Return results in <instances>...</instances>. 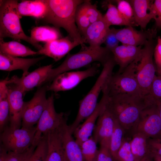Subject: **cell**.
Wrapping results in <instances>:
<instances>
[{"instance_id": "5b68a950", "label": "cell", "mask_w": 161, "mask_h": 161, "mask_svg": "<svg viewBox=\"0 0 161 161\" xmlns=\"http://www.w3.org/2000/svg\"><path fill=\"white\" fill-rule=\"evenodd\" d=\"M116 64L112 54L103 65V68L94 85L85 96L80 101L78 112L75 120L69 126L73 134L80 125V123L86 119L94 111L98 103L99 94L108 79L113 74L114 68Z\"/></svg>"}, {"instance_id": "f546056e", "label": "cell", "mask_w": 161, "mask_h": 161, "mask_svg": "<svg viewBox=\"0 0 161 161\" xmlns=\"http://www.w3.org/2000/svg\"><path fill=\"white\" fill-rule=\"evenodd\" d=\"M103 18L109 27L112 25L134 26L122 16L117 7L111 3L108 4L107 11Z\"/></svg>"}, {"instance_id": "ffe728a7", "label": "cell", "mask_w": 161, "mask_h": 161, "mask_svg": "<svg viewBox=\"0 0 161 161\" xmlns=\"http://www.w3.org/2000/svg\"><path fill=\"white\" fill-rule=\"evenodd\" d=\"M44 58V57L43 56L36 58H24L0 53V69L8 71L21 70L23 71L22 76H25L29 73L28 71L30 67Z\"/></svg>"}, {"instance_id": "52a82bcc", "label": "cell", "mask_w": 161, "mask_h": 161, "mask_svg": "<svg viewBox=\"0 0 161 161\" xmlns=\"http://www.w3.org/2000/svg\"><path fill=\"white\" fill-rule=\"evenodd\" d=\"M135 64V60L121 73L112 74L104 86L103 94L108 96L128 94L143 97L136 76Z\"/></svg>"}, {"instance_id": "5bb4252c", "label": "cell", "mask_w": 161, "mask_h": 161, "mask_svg": "<svg viewBox=\"0 0 161 161\" xmlns=\"http://www.w3.org/2000/svg\"><path fill=\"white\" fill-rule=\"evenodd\" d=\"M112 28L117 39L123 44L135 46H144L148 40L154 38L157 33L156 28L140 30L132 26L119 29Z\"/></svg>"}, {"instance_id": "60d3db41", "label": "cell", "mask_w": 161, "mask_h": 161, "mask_svg": "<svg viewBox=\"0 0 161 161\" xmlns=\"http://www.w3.org/2000/svg\"><path fill=\"white\" fill-rule=\"evenodd\" d=\"M151 9L156 27L161 28V0L153 1Z\"/></svg>"}, {"instance_id": "7c38bea8", "label": "cell", "mask_w": 161, "mask_h": 161, "mask_svg": "<svg viewBox=\"0 0 161 161\" xmlns=\"http://www.w3.org/2000/svg\"><path fill=\"white\" fill-rule=\"evenodd\" d=\"M135 132L149 138L161 140V119L156 104H150L142 111Z\"/></svg>"}, {"instance_id": "c3c4849f", "label": "cell", "mask_w": 161, "mask_h": 161, "mask_svg": "<svg viewBox=\"0 0 161 161\" xmlns=\"http://www.w3.org/2000/svg\"><path fill=\"white\" fill-rule=\"evenodd\" d=\"M159 115L161 119V101L157 102L156 103Z\"/></svg>"}, {"instance_id": "d6986e66", "label": "cell", "mask_w": 161, "mask_h": 161, "mask_svg": "<svg viewBox=\"0 0 161 161\" xmlns=\"http://www.w3.org/2000/svg\"><path fill=\"white\" fill-rule=\"evenodd\" d=\"M106 97V96L103 94L102 98L98 103L93 112L86 119L82 124L78 127L74 132L73 133L76 138L75 141L80 146L83 142L92 136L96 121L105 107Z\"/></svg>"}, {"instance_id": "83f0119b", "label": "cell", "mask_w": 161, "mask_h": 161, "mask_svg": "<svg viewBox=\"0 0 161 161\" xmlns=\"http://www.w3.org/2000/svg\"><path fill=\"white\" fill-rule=\"evenodd\" d=\"M149 138L138 132H135L131 137L130 144L134 161H139L151 153L148 145Z\"/></svg>"}, {"instance_id": "1f68e13d", "label": "cell", "mask_w": 161, "mask_h": 161, "mask_svg": "<svg viewBox=\"0 0 161 161\" xmlns=\"http://www.w3.org/2000/svg\"><path fill=\"white\" fill-rule=\"evenodd\" d=\"M92 136L80 145L84 161H96L98 150Z\"/></svg>"}, {"instance_id": "277c9868", "label": "cell", "mask_w": 161, "mask_h": 161, "mask_svg": "<svg viewBox=\"0 0 161 161\" xmlns=\"http://www.w3.org/2000/svg\"><path fill=\"white\" fill-rule=\"evenodd\" d=\"M18 2L15 0H0V39L8 37L17 40H23L39 50L42 47L27 35L22 28L20 21L21 17L17 10Z\"/></svg>"}, {"instance_id": "9a60e30c", "label": "cell", "mask_w": 161, "mask_h": 161, "mask_svg": "<svg viewBox=\"0 0 161 161\" xmlns=\"http://www.w3.org/2000/svg\"><path fill=\"white\" fill-rule=\"evenodd\" d=\"M115 120L105 107L99 116L92 136L100 146L109 148L110 140L114 129Z\"/></svg>"}, {"instance_id": "8992f818", "label": "cell", "mask_w": 161, "mask_h": 161, "mask_svg": "<svg viewBox=\"0 0 161 161\" xmlns=\"http://www.w3.org/2000/svg\"><path fill=\"white\" fill-rule=\"evenodd\" d=\"M157 42L153 38L144 45L141 54L136 59L135 74L142 96L149 94L153 81L156 75V66L153 60Z\"/></svg>"}, {"instance_id": "7bdbcfd3", "label": "cell", "mask_w": 161, "mask_h": 161, "mask_svg": "<svg viewBox=\"0 0 161 161\" xmlns=\"http://www.w3.org/2000/svg\"><path fill=\"white\" fill-rule=\"evenodd\" d=\"M96 161H114L109 148L104 146H100L98 150Z\"/></svg>"}, {"instance_id": "e0dca14e", "label": "cell", "mask_w": 161, "mask_h": 161, "mask_svg": "<svg viewBox=\"0 0 161 161\" xmlns=\"http://www.w3.org/2000/svg\"><path fill=\"white\" fill-rule=\"evenodd\" d=\"M79 45H81L80 42L73 41L68 36L46 42L37 51L38 54L44 55L57 61Z\"/></svg>"}, {"instance_id": "cb8c5ba5", "label": "cell", "mask_w": 161, "mask_h": 161, "mask_svg": "<svg viewBox=\"0 0 161 161\" xmlns=\"http://www.w3.org/2000/svg\"><path fill=\"white\" fill-rule=\"evenodd\" d=\"M48 6L45 0H23L18 2L17 11L22 16H32L43 19L48 11Z\"/></svg>"}, {"instance_id": "b9f144b4", "label": "cell", "mask_w": 161, "mask_h": 161, "mask_svg": "<svg viewBox=\"0 0 161 161\" xmlns=\"http://www.w3.org/2000/svg\"><path fill=\"white\" fill-rule=\"evenodd\" d=\"M154 57L157 75L161 76V38L160 37L157 39L154 50Z\"/></svg>"}, {"instance_id": "8d00e7d4", "label": "cell", "mask_w": 161, "mask_h": 161, "mask_svg": "<svg viewBox=\"0 0 161 161\" xmlns=\"http://www.w3.org/2000/svg\"><path fill=\"white\" fill-rule=\"evenodd\" d=\"M82 5L91 24L103 18V16L97 9L96 4H92L89 1L84 0Z\"/></svg>"}, {"instance_id": "836d02e7", "label": "cell", "mask_w": 161, "mask_h": 161, "mask_svg": "<svg viewBox=\"0 0 161 161\" xmlns=\"http://www.w3.org/2000/svg\"><path fill=\"white\" fill-rule=\"evenodd\" d=\"M131 137L124 136L117 154V161H134L130 141Z\"/></svg>"}, {"instance_id": "ac0fdd59", "label": "cell", "mask_w": 161, "mask_h": 161, "mask_svg": "<svg viewBox=\"0 0 161 161\" xmlns=\"http://www.w3.org/2000/svg\"><path fill=\"white\" fill-rule=\"evenodd\" d=\"M67 121L60 126L64 161H84L80 146L73 138Z\"/></svg>"}, {"instance_id": "d6a6232c", "label": "cell", "mask_w": 161, "mask_h": 161, "mask_svg": "<svg viewBox=\"0 0 161 161\" xmlns=\"http://www.w3.org/2000/svg\"><path fill=\"white\" fill-rule=\"evenodd\" d=\"M46 134H44L28 161H46L47 155Z\"/></svg>"}, {"instance_id": "681fc988", "label": "cell", "mask_w": 161, "mask_h": 161, "mask_svg": "<svg viewBox=\"0 0 161 161\" xmlns=\"http://www.w3.org/2000/svg\"><path fill=\"white\" fill-rule=\"evenodd\" d=\"M33 152L30 154L24 160V161H28L29 158H30V157L32 155V154Z\"/></svg>"}, {"instance_id": "4316f807", "label": "cell", "mask_w": 161, "mask_h": 161, "mask_svg": "<svg viewBox=\"0 0 161 161\" xmlns=\"http://www.w3.org/2000/svg\"><path fill=\"white\" fill-rule=\"evenodd\" d=\"M30 37L36 43L48 41L62 38L59 28L49 26H37L31 31Z\"/></svg>"}, {"instance_id": "4dcf8cb0", "label": "cell", "mask_w": 161, "mask_h": 161, "mask_svg": "<svg viewBox=\"0 0 161 161\" xmlns=\"http://www.w3.org/2000/svg\"><path fill=\"white\" fill-rule=\"evenodd\" d=\"M125 134L120 124L115 120L114 126L110 144V151L114 161H117V154Z\"/></svg>"}, {"instance_id": "2e32d148", "label": "cell", "mask_w": 161, "mask_h": 161, "mask_svg": "<svg viewBox=\"0 0 161 161\" xmlns=\"http://www.w3.org/2000/svg\"><path fill=\"white\" fill-rule=\"evenodd\" d=\"M9 104L10 126L20 129L22 123V115L24 102V94L18 86L13 83L7 84Z\"/></svg>"}, {"instance_id": "f35d334b", "label": "cell", "mask_w": 161, "mask_h": 161, "mask_svg": "<svg viewBox=\"0 0 161 161\" xmlns=\"http://www.w3.org/2000/svg\"><path fill=\"white\" fill-rule=\"evenodd\" d=\"M119 42L113 28L110 29L106 35L103 42L106 45L105 47L111 52L119 46Z\"/></svg>"}, {"instance_id": "f1b7e54d", "label": "cell", "mask_w": 161, "mask_h": 161, "mask_svg": "<svg viewBox=\"0 0 161 161\" xmlns=\"http://www.w3.org/2000/svg\"><path fill=\"white\" fill-rule=\"evenodd\" d=\"M7 78L0 82V131L8 126L9 120V104Z\"/></svg>"}, {"instance_id": "f6af8a7d", "label": "cell", "mask_w": 161, "mask_h": 161, "mask_svg": "<svg viewBox=\"0 0 161 161\" xmlns=\"http://www.w3.org/2000/svg\"><path fill=\"white\" fill-rule=\"evenodd\" d=\"M8 151L0 143V161H8Z\"/></svg>"}, {"instance_id": "ab89813d", "label": "cell", "mask_w": 161, "mask_h": 161, "mask_svg": "<svg viewBox=\"0 0 161 161\" xmlns=\"http://www.w3.org/2000/svg\"><path fill=\"white\" fill-rule=\"evenodd\" d=\"M36 146L32 145L26 151L22 153L8 151V161H24L31 154L33 153Z\"/></svg>"}, {"instance_id": "7402d4cb", "label": "cell", "mask_w": 161, "mask_h": 161, "mask_svg": "<svg viewBox=\"0 0 161 161\" xmlns=\"http://www.w3.org/2000/svg\"><path fill=\"white\" fill-rule=\"evenodd\" d=\"M103 18L91 24L82 35L85 43L93 47L101 46L110 30Z\"/></svg>"}, {"instance_id": "8fae6325", "label": "cell", "mask_w": 161, "mask_h": 161, "mask_svg": "<svg viewBox=\"0 0 161 161\" xmlns=\"http://www.w3.org/2000/svg\"><path fill=\"white\" fill-rule=\"evenodd\" d=\"M99 66L96 64L84 70L67 72L61 74L55 78L51 84L48 85L47 90L56 93L71 89L83 80L97 74Z\"/></svg>"}, {"instance_id": "d590c367", "label": "cell", "mask_w": 161, "mask_h": 161, "mask_svg": "<svg viewBox=\"0 0 161 161\" xmlns=\"http://www.w3.org/2000/svg\"><path fill=\"white\" fill-rule=\"evenodd\" d=\"M116 1L117 9L122 16L134 26H137L134 21L132 7L128 0H117Z\"/></svg>"}, {"instance_id": "484cf974", "label": "cell", "mask_w": 161, "mask_h": 161, "mask_svg": "<svg viewBox=\"0 0 161 161\" xmlns=\"http://www.w3.org/2000/svg\"><path fill=\"white\" fill-rule=\"evenodd\" d=\"M0 40V53L18 57L38 54L37 52L32 50L18 41L5 42L3 39Z\"/></svg>"}, {"instance_id": "7a4b0ae2", "label": "cell", "mask_w": 161, "mask_h": 161, "mask_svg": "<svg viewBox=\"0 0 161 161\" xmlns=\"http://www.w3.org/2000/svg\"><path fill=\"white\" fill-rule=\"evenodd\" d=\"M48 6L47 13L43 19L54 27L64 28L73 41L85 43L77 26L75 16L78 6L84 0H45Z\"/></svg>"}, {"instance_id": "9c48e42d", "label": "cell", "mask_w": 161, "mask_h": 161, "mask_svg": "<svg viewBox=\"0 0 161 161\" xmlns=\"http://www.w3.org/2000/svg\"><path fill=\"white\" fill-rule=\"evenodd\" d=\"M68 116V114L64 112L57 113L54 107L53 95L49 97L45 108L37 123L32 145L37 146L43 135L58 128L67 120Z\"/></svg>"}, {"instance_id": "74e56055", "label": "cell", "mask_w": 161, "mask_h": 161, "mask_svg": "<svg viewBox=\"0 0 161 161\" xmlns=\"http://www.w3.org/2000/svg\"><path fill=\"white\" fill-rule=\"evenodd\" d=\"M151 102L156 103L161 101V76L156 75L152 83L149 92L146 96Z\"/></svg>"}, {"instance_id": "30bf717a", "label": "cell", "mask_w": 161, "mask_h": 161, "mask_svg": "<svg viewBox=\"0 0 161 161\" xmlns=\"http://www.w3.org/2000/svg\"><path fill=\"white\" fill-rule=\"evenodd\" d=\"M48 85L39 87L30 101L24 102L22 115V128L28 129L37 123L46 107Z\"/></svg>"}, {"instance_id": "d4e9b609", "label": "cell", "mask_w": 161, "mask_h": 161, "mask_svg": "<svg viewBox=\"0 0 161 161\" xmlns=\"http://www.w3.org/2000/svg\"><path fill=\"white\" fill-rule=\"evenodd\" d=\"M46 134L47 146L46 161H64L59 127Z\"/></svg>"}, {"instance_id": "3957f363", "label": "cell", "mask_w": 161, "mask_h": 161, "mask_svg": "<svg viewBox=\"0 0 161 161\" xmlns=\"http://www.w3.org/2000/svg\"><path fill=\"white\" fill-rule=\"evenodd\" d=\"M78 52L68 53L62 64L57 67L52 69L45 83L52 81L59 75L86 66L94 62H99L103 65L112 54L105 47L86 46L84 44Z\"/></svg>"}, {"instance_id": "ba28073f", "label": "cell", "mask_w": 161, "mask_h": 161, "mask_svg": "<svg viewBox=\"0 0 161 161\" xmlns=\"http://www.w3.org/2000/svg\"><path fill=\"white\" fill-rule=\"evenodd\" d=\"M36 126L28 129L6 127L1 133L0 143L8 151L22 153L32 145Z\"/></svg>"}, {"instance_id": "7dc6e473", "label": "cell", "mask_w": 161, "mask_h": 161, "mask_svg": "<svg viewBox=\"0 0 161 161\" xmlns=\"http://www.w3.org/2000/svg\"><path fill=\"white\" fill-rule=\"evenodd\" d=\"M153 159L154 161H161V156L156 153L151 152Z\"/></svg>"}, {"instance_id": "4fadbf2b", "label": "cell", "mask_w": 161, "mask_h": 161, "mask_svg": "<svg viewBox=\"0 0 161 161\" xmlns=\"http://www.w3.org/2000/svg\"><path fill=\"white\" fill-rule=\"evenodd\" d=\"M52 65L40 67L25 76L19 78L16 75L7 79V84L13 83L18 86L22 92H25L32 90L36 87L44 84L49 73L52 68Z\"/></svg>"}, {"instance_id": "6da1fadb", "label": "cell", "mask_w": 161, "mask_h": 161, "mask_svg": "<svg viewBox=\"0 0 161 161\" xmlns=\"http://www.w3.org/2000/svg\"><path fill=\"white\" fill-rule=\"evenodd\" d=\"M106 108L124 130L125 136L131 137L142 111L153 103L146 97L128 94L107 95Z\"/></svg>"}, {"instance_id": "44dd1931", "label": "cell", "mask_w": 161, "mask_h": 161, "mask_svg": "<svg viewBox=\"0 0 161 161\" xmlns=\"http://www.w3.org/2000/svg\"><path fill=\"white\" fill-rule=\"evenodd\" d=\"M142 50L141 46H135L123 44L118 46L111 52L116 64L119 66L117 72H122L140 55Z\"/></svg>"}, {"instance_id": "bcb514c9", "label": "cell", "mask_w": 161, "mask_h": 161, "mask_svg": "<svg viewBox=\"0 0 161 161\" xmlns=\"http://www.w3.org/2000/svg\"><path fill=\"white\" fill-rule=\"evenodd\" d=\"M139 161H154L153 159L152 155L150 153L146 155Z\"/></svg>"}, {"instance_id": "603a6c76", "label": "cell", "mask_w": 161, "mask_h": 161, "mask_svg": "<svg viewBox=\"0 0 161 161\" xmlns=\"http://www.w3.org/2000/svg\"><path fill=\"white\" fill-rule=\"evenodd\" d=\"M133 11L134 21L142 30L145 29L154 16L151 7L153 2L149 0H129Z\"/></svg>"}, {"instance_id": "e575fe53", "label": "cell", "mask_w": 161, "mask_h": 161, "mask_svg": "<svg viewBox=\"0 0 161 161\" xmlns=\"http://www.w3.org/2000/svg\"><path fill=\"white\" fill-rule=\"evenodd\" d=\"M75 20L77 27L82 36L91 23L84 11L82 3L77 8Z\"/></svg>"}, {"instance_id": "ee69618b", "label": "cell", "mask_w": 161, "mask_h": 161, "mask_svg": "<svg viewBox=\"0 0 161 161\" xmlns=\"http://www.w3.org/2000/svg\"><path fill=\"white\" fill-rule=\"evenodd\" d=\"M148 145L150 152L161 156V140L149 138Z\"/></svg>"}]
</instances>
